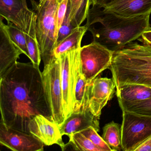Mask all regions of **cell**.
I'll use <instances>...</instances> for the list:
<instances>
[{
    "instance_id": "cell-21",
    "label": "cell",
    "mask_w": 151,
    "mask_h": 151,
    "mask_svg": "<svg viewBox=\"0 0 151 151\" xmlns=\"http://www.w3.org/2000/svg\"><path fill=\"white\" fill-rule=\"evenodd\" d=\"M7 31L13 43L22 51L23 54L29 57L25 32L11 22L6 25Z\"/></svg>"
},
{
    "instance_id": "cell-31",
    "label": "cell",
    "mask_w": 151,
    "mask_h": 151,
    "mask_svg": "<svg viewBox=\"0 0 151 151\" xmlns=\"http://www.w3.org/2000/svg\"><path fill=\"white\" fill-rule=\"evenodd\" d=\"M58 1H60L61 0H58Z\"/></svg>"
},
{
    "instance_id": "cell-13",
    "label": "cell",
    "mask_w": 151,
    "mask_h": 151,
    "mask_svg": "<svg viewBox=\"0 0 151 151\" xmlns=\"http://www.w3.org/2000/svg\"><path fill=\"white\" fill-rule=\"evenodd\" d=\"M103 8L106 12L127 17L151 15V0H109Z\"/></svg>"
},
{
    "instance_id": "cell-19",
    "label": "cell",
    "mask_w": 151,
    "mask_h": 151,
    "mask_svg": "<svg viewBox=\"0 0 151 151\" xmlns=\"http://www.w3.org/2000/svg\"><path fill=\"white\" fill-rule=\"evenodd\" d=\"M70 17L73 25L80 26L87 18L91 6L90 0H69Z\"/></svg>"
},
{
    "instance_id": "cell-6",
    "label": "cell",
    "mask_w": 151,
    "mask_h": 151,
    "mask_svg": "<svg viewBox=\"0 0 151 151\" xmlns=\"http://www.w3.org/2000/svg\"><path fill=\"white\" fill-rule=\"evenodd\" d=\"M122 150L135 149L151 136V116L122 111Z\"/></svg>"
},
{
    "instance_id": "cell-16",
    "label": "cell",
    "mask_w": 151,
    "mask_h": 151,
    "mask_svg": "<svg viewBox=\"0 0 151 151\" xmlns=\"http://www.w3.org/2000/svg\"><path fill=\"white\" fill-rule=\"evenodd\" d=\"M118 101L136 102L151 98V88L137 84L123 85L116 88Z\"/></svg>"
},
{
    "instance_id": "cell-11",
    "label": "cell",
    "mask_w": 151,
    "mask_h": 151,
    "mask_svg": "<svg viewBox=\"0 0 151 151\" xmlns=\"http://www.w3.org/2000/svg\"><path fill=\"white\" fill-rule=\"evenodd\" d=\"M116 84L113 78L97 77L88 84V106L91 112L100 118L102 109L111 99Z\"/></svg>"
},
{
    "instance_id": "cell-3",
    "label": "cell",
    "mask_w": 151,
    "mask_h": 151,
    "mask_svg": "<svg viewBox=\"0 0 151 151\" xmlns=\"http://www.w3.org/2000/svg\"><path fill=\"white\" fill-rule=\"evenodd\" d=\"M109 69L117 88L137 84L151 88V47L133 42L114 51Z\"/></svg>"
},
{
    "instance_id": "cell-20",
    "label": "cell",
    "mask_w": 151,
    "mask_h": 151,
    "mask_svg": "<svg viewBox=\"0 0 151 151\" xmlns=\"http://www.w3.org/2000/svg\"><path fill=\"white\" fill-rule=\"evenodd\" d=\"M114 121L103 127L102 137L113 151L122 150L121 127Z\"/></svg>"
},
{
    "instance_id": "cell-17",
    "label": "cell",
    "mask_w": 151,
    "mask_h": 151,
    "mask_svg": "<svg viewBox=\"0 0 151 151\" xmlns=\"http://www.w3.org/2000/svg\"><path fill=\"white\" fill-rule=\"evenodd\" d=\"M75 92V106L73 113H77L89 109L88 102L89 84L82 74L79 58L76 66V76Z\"/></svg>"
},
{
    "instance_id": "cell-14",
    "label": "cell",
    "mask_w": 151,
    "mask_h": 151,
    "mask_svg": "<svg viewBox=\"0 0 151 151\" xmlns=\"http://www.w3.org/2000/svg\"><path fill=\"white\" fill-rule=\"evenodd\" d=\"M99 118L94 115L90 109L77 113H73L69 117L59 125L62 135L69 137L71 134L80 132L88 127H93L99 131Z\"/></svg>"
},
{
    "instance_id": "cell-24",
    "label": "cell",
    "mask_w": 151,
    "mask_h": 151,
    "mask_svg": "<svg viewBox=\"0 0 151 151\" xmlns=\"http://www.w3.org/2000/svg\"><path fill=\"white\" fill-rule=\"evenodd\" d=\"M25 33L29 52V58L35 67L39 68L42 59L40 48L37 37L30 36L28 33Z\"/></svg>"
},
{
    "instance_id": "cell-7",
    "label": "cell",
    "mask_w": 151,
    "mask_h": 151,
    "mask_svg": "<svg viewBox=\"0 0 151 151\" xmlns=\"http://www.w3.org/2000/svg\"><path fill=\"white\" fill-rule=\"evenodd\" d=\"M114 51L93 41L80 50L82 74L88 84L104 70L110 68Z\"/></svg>"
},
{
    "instance_id": "cell-26",
    "label": "cell",
    "mask_w": 151,
    "mask_h": 151,
    "mask_svg": "<svg viewBox=\"0 0 151 151\" xmlns=\"http://www.w3.org/2000/svg\"><path fill=\"white\" fill-rule=\"evenodd\" d=\"M77 28L73 25L70 21V7L68 3L66 16L58 32L57 44L70 35Z\"/></svg>"
},
{
    "instance_id": "cell-2",
    "label": "cell",
    "mask_w": 151,
    "mask_h": 151,
    "mask_svg": "<svg viewBox=\"0 0 151 151\" xmlns=\"http://www.w3.org/2000/svg\"><path fill=\"white\" fill-rule=\"evenodd\" d=\"M150 16L127 17L92 6L85 26L91 33L93 41L114 52L140 37L151 27Z\"/></svg>"
},
{
    "instance_id": "cell-30",
    "label": "cell",
    "mask_w": 151,
    "mask_h": 151,
    "mask_svg": "<svg viewBox=\"0 0 151 151\" xmlns=\"http://www.w3.org/2000/svg\"><path fill=\"white\" fill-rule=\"evenodd\" d=\"M109 0H90L91 5L92 6H99L103 8L107 3Z\"/></svg>"
},
{
    "instance_id": "cell-4",
    "label": "cell",
    "mask_w": 151,
    "mask_h": 151,
    "mask_svg": "<svg viewBox=\"0 0 151 151\" xmlns=\"http://www.w3.org/2000/svg\"><path fill=\"white\" fill-rule=\"evenodd\" d=\"M33 11L37 16L36 35L44 66L49 64L54 57L57 45L58 0H31Z\"/></svg>"
},
{
    "instance_id": "cell-32",
    "label": "cell",
    "mask_w": 151,
    "mask_h": 151,
    "mask_svg": "<svg viewBox=\"0 0 151 151\" xmlns=\"http://www.w3.org/2000/svg\"><path fill=\"white\" fill-rule=\"evenodd\" d=\"M149 46V47H151V46Z\"/></svg>"
},
{
    "instance_id": "cell-12",
    "label": "cell",
    "mask_w": 151,
    "mask_h": 151,
    "mask_svg": "<svg viewBox=\"0 0 151 151\" xmlns=\"http://www.w3.org/2000/svg\"><path fill=\"white\" fill-rule=\"evenodd\" d=\"M30 133L47 146L56 144L64 151L67 145L63 141L59 125L43 115L34 116L29 124Z\"/></svg>"
},
{
    "instance_id": "cell-8",
    "label": "cell",
    "mask_w": 151,
    "mask_h": 151,
    "mask_svg": "<svg viewBox=\"0 0 151 151\" xmlns=\"http://www.w3.org/2000/svg\"><path fill=\"white\" fill-rule=\"evenodd\" d=\"M80 48L70 50L60 56L65 120L73 113L75 106L76 66L80 58Z\"/></svg>"
},
{
    "instance_id": "cell-25",
    "label": "cell",
    "mask_w": 151,
    "mask_h": 151,
    "mask_svg": "<svg viewBox=\"0 0 151 151\" xmlns=\"http://www.w3.org/2000/svg\"><path fill=\"white\" fill-rule=\"evenodd\" d=\"M93 144L101 149L102 151H113L112 148L105 142L102 137L98 134V132L93 127L91 126L80 132Z\"/></svg>"
},
{
    "instance_id": "cell-28",
    "label": "cell",
    "mask_w": 151,
    "mask_h": 151,
    "mask_svg": "<svg viewBox=\"0 0 151 151\" xmlns=\"http://www.w3.org/2000/svg\"><path fill=\"white\" fill-rule=\"evenodd\" d=\"M138 40L143 45L151 46V27L142 34Z\"/></svg>"
},
{
    "instance_id": "cell-27",
    "label": "cell",
    "mask_w": 151,
    "mask_h": 151,
    "mask_svg": "<svg viewBox=\"0 0 151 151\" xmlns=\"http://www.w3.org/2000/svg\"><path fill=\"white\" fill-rule=\"evenodd\" d=\"M69 1V0H61L60 1H59L56 15L58 32L66 16Z\"/></svg>"
},
{
    "instance_id": "cell-23",
    "label": "cell",
    "mask_w": 151,
    "mask_h": 151,
    "mask_svg": "<svg viewBox=\"0 0 151 151\" xmlns=\"http://www.w3.org/2000/svg\"><path fill=\"white\" fill-rule=\"evenodd\" d=\"M69 137V144L76 151H102L81 132L73 133Z\"/></svg>"
},
{
    "instance_id": "cell-10",
    "label": "cell",
    "mask_w": 151,
    "mask_h": 151,
    "mask_svg": "<svg viewBox=\"0 0 151 151\" xmlns=\"http://www.w3.org/2000/svg\"><path fill=\"white\" fill-rule=\"evenodd\" d=\"M0 143L14 151H42L45 145L31 133L8 127L1 121Z\"/></svg>"
},
{
    "instance_id": "cell-5",
    "label": "cell",
    "mask_w": 151,
    "mask_h": 151,
    "mask_svg": "<svg viewBox=\"0 0 151 151\" xmlns=\"http://www.w3.org/2000/svg\"><path fill=\"white\" fill-rule=\"evenodd\" d=\"M44 66L42 77L46 98L52 121L59 125L65 121L60 57Z\"/></svg>"
},
{
    "instance_id": "cell-9",
    "label": "cell",
    "mask_w": 151,
    "mask_h": 151,
    "mask_svg": "<svg viewBox=\"0 0 151 151\" xmlns=\"http://www.w3.org/2000/svg\"><path fill=\"white\" fill-rule=\"evenodd\" d=\"M0 15L25 33L37 37V16L28 8L26 0H0Z\"/></svg>"
},
{
    "instance_id": "cell-18",
    "label": "cell",
    "mask_w": 151,
    "mask_h": 151,
    "mask_svg": "<svg viewBox=\"0 0 151 151\" xmlns=\"http://www.w3.org/2000/svg\"><path fill=\"white\" fill-rule=\"evenodd\" d=\"M87 31L85 25L76 28L70 35L57 44L54 51V57L58 58L64 53L81 48L82 39Z\"/></svg>"
},
{
    "instance_id": "cell-15",
    "label": "cell",
    "mask_w": 151,
    "mask_h": 151,
    "mask_svg": "<svg viewBox=\"0 0 151 151\" xmlns=\"http://www.w3.org/2000/svg\"><path fill=\"white\" fill-rule=\"evenodd\" d=\"M0 22V77L17 62L22 51L10 39L6 24L1 17Z\"/></svg>"
},
{
    "instance_id": "cell-1",
    "label": "cell",
    "mask_w": 151,
    "mask_h": 151,
    "mask_svg": "<svg viewBox=\"0 0 151 151\" xmlns=\"http://www.w3.org/2000/svg\"><path fill=\"white\" fill-rule=\"evenodd\" d=\"M0 78L1 121L5 125L30 133L29 123L36 116L52 121L39 68L17 62Z\"/></svg>"
},
{
    "instance_id": "cell-22",
    "label": "cell",
    "mask_w": 151,
    "mask_h": 151,
    "mask_svg": "<svg viewBox=\"0 0 151 151\" xmlns=\"http://www.w3.org/2000/svg\"><path fill=\"white\" fill-rule=\"evenodd\" d=\"M118 103L122 111L151 116V98L136 102L118 101Z\"/></svg>"
},
{
    "instance_id": "cell-29",
    "label": "cell",
    "mask_w": 151,
    "mask_h": 151,
    "mask_svg": "<svg viewBox=\"0 0 151 151\" xmlns=\"http://www.w3.org/2000/svg\"><path fill=\"white\" fill-rule=\"evenodd\" d=\"M151 151V136L139 146L135 151Z\"/></svg>"
}]
</instances>
